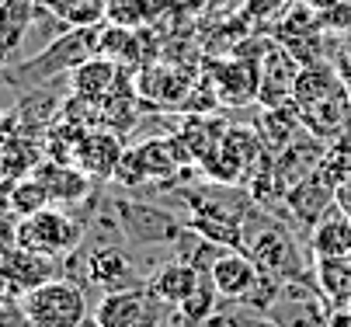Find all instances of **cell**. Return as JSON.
<instances>
[{"label": "cell", "instance_id": "7", "mask_svg": "<svg viewBox=\"0 0 351 327\" xmlns=\"http://www.w3.org/2000/svg\"><path fill=\"white\" fill-rule=\"evenodd\" d=\"M171 306H164L149 289L105 293L94 306V320L101 327H157Z\"/></svg>", "mask_w": 351, "mask_h": 327}, {"label": "cell", "instance_id": "20", "mask_svg": "<svg viewBox=\"0 0 351 327\" xmlns=\"http://www.w3.org/2000/svg\"><path fill=\"white\" fill-rule=\"evenodd\" d=\"M149 18V0H105V25L139 28Z\"/></svg>", "mask_w": 351, "mask_h": 327}, {"label": "cell", "instance_id": "18", "mask_svg": "<svg viewBox=\"0 0 351 327\" xmlns=\"http://www.w3.org/2000/svg\"><path fill=\"white\" fill-rule=\"evenodd\" d=\"M49 206H53V199H49L45 184H42L35 174H28V178H14V192H11V216L25 219V216H35V213L49 209Z\"/></svg>", "mask_w": 351, "mask_h": 327}, {"label": "cell", "instance_id": "4", "mask_svg": "<svg viewBox=\"0 0 351 327\" xmlns=\"http://www.w3.org/2000/svg\"><path fill=\"white\" fill-rule=\"evenodd\" d=\"M21 313L28 327H80L87 313V296L70 278H49L45 286L21 296Z\"/></svg>", "mask_w": 351, "mask_h": 327}, {"label": "cell", "instance_id": "3", "mask_svg": "<svg viewBox=\"0 0 351 327\" xmlns=\"http://www.w3.org/2000/svg\"><path fill=\"white\" fill-rule=\"evenodd\" d=\"M84 233L87 226L80 219H73L60 206H49L35 216L18 219V247L42 258H66L77 247H84Z\"/></svg>", "mask_w": 351, "mask_h": 327}, {"label": "cell", "instance_id": "1", "mask_svg": "<svg viewBox=\"0 0 351 327\" xmlns=\"http://www.w3.org/2000/svg\"><path fill=\"white\" fill-rule=\"evenodd\" d=\"M240 251L254 258V265L282 282H306V258L299 254L289 226L275 219L265 206H250L243 223H240Z\"/></svg>", "mask_w": 351, "mask_h": 327}, {"label": "cell", "instance_id": "5", "mask_svg": "<svg viewBox=\"0 0 351 327\" xmlns=\"http://www.w3.org/2000/svg\"><path fill=\"white\" fill-rule=\"evenodd\" d=\"M115 209H119L129 247H174L178 237L188 230V219H178L174 213L154 202L115 195Z\"/></svg>", "mask_w": 351, "mask_h": 327}, {"label": "cell", "instance_id": "16", "mask_svg": "<svg viewBox=\"0 0 351 327\" xmlns=\"http://www.w3.org/2000/svg\"><path fill=\"white\" fill-rule=\"evenodd\" d=\"M35 18V0H4L0 4V73L8 70V60L28 35Z\"/></svg>", "mask_w": 351, "mask_h": 327}, {"label": "cell", "instance_id": "14", "mask_svg": "<svg viewBox=\"0 0 351 327\" xmlns=\"http://www.w3.org/2000/svg\"><path fill=\"white\" fill-rule=\"evenodd\" d=\"M35 178L45 184L49 199H53V206H70V202H80L87 195V174L77 167V164H38L35 167Z\"/></svg>", "mask_w": 351, "mask_h": 327}, {"label": "cell", "instance_id": "21", "mask_svg": "<svg viewBox=\"0 0 351 327\" xmlns=\"http://www.w3.org/2000/svg\"><path fill=\"white\" fill-rule=\"evenodd\" d=\"M317 18H320V28H337V32L351 28V0H334Z\"/></svg>", "mask_w": 351, "mask_h": 327}, {"label": "cell", "instance_id": "12", "mask_svg": "<svg viewBox=\"0 0 351 327\" xmlns=\"http://www.w3.org/2000/svg\"><path fill=\"white\" fill-rule=\"evenodd\" d=\"M209 278H213V286L219 289L223 300H243L250 289H254L258 278H261V268L254 265V258L243 254V251H226L213 265Z\"/></svg>", "mask_w": 351, "mask_h": 327}, {"label": "cell", "instance_id": "26", "mask_svg": "<svg viewBox=\"0 0 351 327\" xmlns=\"http://www.w3.org/2000/svg\"><path fill=\"white\" fill-rule=\"evenodd\" d=\"M348 60H351V45H348Z\"/></svg>", "mask_w": 351, "mask_h": 327}, {"label": "cell", "instance_id": "23", "mask_svg": "<svg viewBox=\"0 0 351 327\" xmlns=\"http://www.w3.org/2000/svg\"><path fill=\"white\" fill-rule=\"evenodd\" d=\"M337 206H341V213L351 219V184H341V189H337Z\"/></svg>", "mask_w": 351, "mask_h": 327}, {"label": "cell", "instance_id": "25", "mask_svg": "<svg viewBox=\"0 0 351 327\" xmlns=\"http://www.w3.org/2000/svg\"><path fill=\"white\" fill-rule=\"evenodd\" d=\"M80 327H101V324H97V320H94V313H90V317H87V320H84Z\"/></svg>", "mask_w": 351, "mask_h": 327}, {"label": "cell", "instance_id": "24", "mask_svg": "<svg viewBox=\"0 0 351 327\" xmlns=\"http://www.w3.org/2000/svg\"><path fill=\"white\" fill-rule=\"evenodd\" d=\"M306 4H310V8H320V11H324V8H330V4H334V0H306Z\"/></svg>", "mask_w": 351, "mask_h": 327}, {"label": "cell", "instance_id": "22", "mask_svg": "<svg viewBox=\"0 0 351 327\" xmlns=\"http://www.w3.org/2000/svg\"><path fill=\"white\" fill-rule=\"evenodd\" d=\"M14 247H18V223L11 216H0V258Z\"/></svg>", "mask_w": 351, "mask_h": 327}, {"label": "cell", "instance_id": "19", "mask_svg": "<svg viewBox=\"0 0 351 327\" xmlns=\"http://www.w3.org/2000/svg\"><path fill=\"white\" fill-rule=\"evenodd\" d=\"M219 303H223V296H219V289L213 286V278L206 275V278H202V286H198V289L191 293V300H188L184 306H178V310L184 313V320H188V324L202 327V324L219 310Z\"/></svg>", "mask_w": 351, "mask_h": 327}, {"label": "cell", "instance_id": "10", "mask_svg": "<svg viewBox=\"0 0 351 327\" xmlns=\"http://www.w3.org/2000/svg\"><path fill=\"white\" fill-rule=\"evenodd\" d=\"M337 206V189H330V184L313 171L306 181H299L295 189L285 192V209L295 223H303L306 230H313L330 209Z\"/></svg>", "mask_w": 351, "mask_h": 327}, {"label": "cell", "instance_id": "11", "mask_svg": "<svg viewBox=\"0 0 351 327\" xmlns=\"http://www.w3.org/2000/svg\"><path fill=\"white\" fill-rule=\"evenodd\" d=\"M202 271L198 268H191L188 261H178V258H171V261H164V265H157L154 271H149V282H146V289L154 293L164 306H184L188 300H191V293L202 286Z\"/></svg>", "mask_w": 351, "mask_h": 327}, {"label": "cell", "instance_id": "13", "mask_svg": "<svg viewBox=\"0 0 351 327\" xmlns=\"http://www.w3.org/2000/svg\"><path fill=\"white\" fill-rule=\"evenodd\" d=\"M119 77H122V70H119L115 60H108V56H90L87 63H80V66L70 73V90H73V98H84V101H90V105H101L112 90H115Z\"/></svg>", "mask_w": 351, "mask_h": 327}, {"label": "cell", "instance_id": "8", "mask_svg": "<svg viewBox=\"0 0 351 327\" xmlns=\"http://www.w3.org/2000/svg\"><path fill=\"white\" fill-rule=\"evenodd\" d=\"M56 271H63L56 265V258H42V254H32L25 247H14L0 258V286L14 296H28L32 289L45 286Z\"/></svg>", "mask_w": 351, "mask_h": 327}, {"label": "cell", "instance_id": "9", "mask_svg": "<svg viewBox=\"0 0 351 327\" xmlns=\"http://www.w3.org/2000/svg\"><path fill=\"white\" fill-rule=\"evenodd\" d=\"M122 154H125V147L119 143V132H112V129H87L84 139L77 143L73 164H77L87 178L108 181V178H115Z\"/></svg>", "mask_w": 351, "mask_h": 327}, {"label": "cell", "instance_id": "2", "mask_svg": "<svg viewBox=\"0 0 351 327\" xmlns=\"http://www.w3.org/2000/svg\"><path fill=\"white\" fill-rule=\"evenodd\" d=\"M97 38H101V28H70L60 32L53 42L45 45L42 53H35L25 63H14L4 70V80L14 87H49L56 77L73 73L80 63H87L90 56H97Z\"/></svg>", "mask_w": 351, "mask_h": 327}, {"label": "cell", "instance_id": "6", "mask_svg": "<svg viewBox=\"0 0 351 327\" xmlns=\"http://www.w3.org/2000/svg\"><path fill=\"white\" fill-rule=\"evenodd\" d=\"M146 282L149 275L143 271V265L129 247L87 251V286H97L101 293H125V289H146Z\"/></svg>", "mask_w": 351, "mask_h": 327}, {"label": "cell", "instance_id": "17", "mask_svg": "<svg viewBox=\"0 0 351 327\" xmlns=\"http://www.w3.org/2000/svg\"><path fill=\"white\" fill-rule=\"evenodd\" d=\"M334 90H341L337 87V77L317 60V63H310V66H299V77H295V105H299V112L303 108H310V105H317V101H324V98H330Z\"/></svg>", "mask_w": 351, "mask_h": 327}, {"label": "cell", "instance_id": "15", "mask_svg": "<svg viewBox=\"0 0 351 327\" xmlns=\"http://www.w3.org/2000/svg\"><path fill=\"white\" fill-rule=\"evenodd\" d=\"M310 247L317 258H351V219L334 206L313 230H310Z\"/></svg>", "mask_w": 351, "mask_h": 327}]
</instances>
